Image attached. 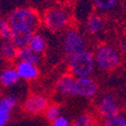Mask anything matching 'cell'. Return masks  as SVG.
Listing matches in <instances>:
<instances>
[{
  "mask_svg": "<svg viewBox=\"0 0 126 126\" xmlns=\"http://www.w3.org/2000/svg\"><path fill=\"white\" fill-rule=\"evenodd\" d=\"M7 19L11 28L23 27L36 30L41 23L38 12L30 7H17L13 9Z\"/></svg>",
  "mask_w": 126,
  "mask_h": 126,
  "instance_id": "1",
  "label": "cell"
},
{
  "mask_svg": "<svg viewBox=\"0 0 126 126\" xmlns=\"http://www.w3.org/2000/svg\"><path fill=\"white\" fill-rule=\"evenodd\" d=\"M94 62L103 71H113L120 65V55L108 44L99 45L94 53Z\"/></svg>",
  "mask_w": 126,
  "mask_h": 126,
  "instance_id": "2",
  "label": "cell"
},
{
  "mask_svg": "<svg viewBox=\"0 0 126 126\" xmlns=\"http://www.w3.org/2000/svg\"><path fill=\"white\" fill-rule=\"evenodd\" d=\"M95 66L93 54L84 49L69 57V68L71 75L76 77H86L89 76Z\"/></svg>",
  "mask_w": 126,
  "mask_h": 126,
  "instance_id": "3",
  "label": "cell"
},
{
  "mask_svg": "<svg viewBox=\"0 0 126 126\" xmlns=\"http://www.w3.org/2000/svg\"><path fill=\"white\" fill-rule=\"evenodd\" d=\"M69 14L66 10L54 7L47 10L43 16L42 22L46 28L51 31H59L65 28L69 23Z\"/></svg>",
  "mask_w": 126,
  "mask_h": 126,
  "instance_id": "4",
  "label": "cell"
},
{
  "mask_svg": "<svg viewBox=\"0 0 126 126\" xmlns=\"http://www.w3.org/2000/svg\"><path fill=\"white\" fill-rule=\"evenodd\" d=\"M74 92L77 96L92 98L98 92V84L89 76L77 77L74 82Z\"/></svg>",
  "mask_w": 126,
  "mask_h": 126,
  "instance_id": "5",
  "label": "cell"
},
{
  "mask_svg": "<svg viewBox=\"0 0 126 126\" xmlns=\"http://www.w3.org/2000/svg\"><path fill=\"white\" fill-rule=\"evenodd\" d=\"M49 106V100L46 96L41 94L29 95L23 102V110L30 115H38L45 112Z\"/></svg>",
  "mask_w": 126,
  "mask_h": 126,
  "instance_id": "6",
  "label": "cell"
},
{
  "mask_svg": "<svg viewBox=\"0 0 126 126\" xmlns=\"http://www.w3.org/2000/svg\"><path fill=\"white\" fill-rule=\"evenodd\" d=\"M83 36L76 30H68L64 36V51L68 57L84 50Z\"/></svg>",
  "mask_w": 126,
  "mask_h": 126,
  "instance_id": "7",
  "label": "cell"
},
{
  "mask_svg": "<svg viewBox=\"0 0 126 126\" xmlns=\"http://www.w3.org/2000/svg\"><path fill=\"white\" fill-rule=\"evenodd\" d=\"M120 111L121 109L117 104L116 98L114 97L113 94L107 93L101 97L98 104V112L102 118H104L105 120L111 118L120 114Z\"/></svg>",
  "mask_w": 126,
  "mask_h": 126,
  "instance_id": "8",
  "label": "cell"
},
{
  "mask_svg": "<svg viewBox=\"0 0 126 126\" xmlns=\"http://www.w3.org/2000/svg\"><path fill=\"white\" fill-rule=\"evenodd\" d=\"M17 104L18 99L15 95H6L0 98V126H5L9 122L12 110Z\"/></svg>",
  "mask_w": 126,
  "mask_h": 126,
  "instance_id": "9",
  "label": "cell"
},
{
  "mask_svg": "<svg viewBox=\"0 0 126 126\" xmlns=\"http://www.w3.org/2000/svg\"><path fill=\"white\" fill-rule=\"evenodd\" d=\"M35 30L31 28H11V37L10 41L17 47V48H22V47L28 46V43L34 34Z\"/></svg>",
  "mask_w": 126,
  "mask_h": 126,
  "instance_id": "10",
  "label": "cell"
},
{
  "mask_svg": "<svg viewBox=\"0 0 126 126\" xmlns=\"http://www.w3.org/2000/svg\"><path fill=\"white\" fill-rule=\"evenodd\" d=\"M14 68L17 72L19 79H22L25 81L35 80L39 76L38 66L34 65V64H31V63H28V62L18 61Z\"/></svg>",
  "mask_w": 126,
  "mask_h": 126,
  "instance_id": "11",
  "label": "cell"
},
{
  "mask_svg": "<svg viewBox=\"0 0 126 126\" xmlns=\"http://www.w3.org/2000/svg\"><path fill=\"white\" fill-rule=\"evenodd\" d=\"M74 82H75V79L73 75L71 74L62 75L55 84V90L61 96H64V97L75 96Z\"/></svg>",
  "mask_w": 126,
  "mask_h": 126,
  "instance_id": "12",
  "label": "cell"
},
{
  "mask_svg": "<svg viewBox=\"0 0 126 126\" xmlns=\"http://www.w3.org/2000/svg\"><path fill=\"white\" fill-rule=\"evenodd\" d=\"M42 54L34 52L32 49H30L28 46L22 47V48H18L17 54H16V60L17 61H23V62H28L31 64L38 65L42 62Z\"/></svg>",
  "mask_w": 126,
  "mask_h": 126,
  "instance_id": "13",
  "label": "cell"
},
{
  "mask_svg": "<svg viewBox=\"0 0 126 126\" xmlns=\"http://www.w3.org/2000/svg\"><path fill=\"white\" fill-rule=\"evenodd\" d=\"M19 80L20 79L14 67H5L0 71V85L3 87H12L15 84H17Z\"/></svg>",
  "mask_w": 126,
  "mask_h": 126,
  "instance_id": "14",
  "label": "cell"
},
{
  "mask_svg": "<svg viewBox=\"0 0 126 126\" xmlns=\"http://www.w3.org/2000/svg\"><path fill=\"white\" fill-rule=\"evenodd\" d=\"M17 50L18 48L10 40L1 41V43H0V55H1L3 61L5 60L11 62L16 60Z\"/></svg>",
  "mask_w": 126,
  "mask_h": 126,
  "instance_id": "15",
  "label": "cell"
},
{
  "mask_svg": "<svg viewBox=\"0 0 126 126\" xmlns=\"http://www.w3.org/2000/svg\"><path fill=\"white\" fill-rule=\"evenodd\" d=\"M28 47L36 53L43 54L47 49V41L42 34L34 32L28 43Z\"/></svg>",
  "mask_w": 126,
  "mask_h": 126,
  "instance_id": "16",
  "label": "cell"
},
{
  "mask_svg": "<svg viewBox=\"0 0 126 126\" xmlns=\"http://www.w3.org/2000/svg\"><path fill=\"white\" fill-rule=\"evenodd\" d=\"M104 20L98 15H92L86 22V29L90 34H96L103 28Z\"/></svg>",
  "mask_w": 126,
  "mask_h": 126,
  "instance_id": "17",
  "label": "cell"
},
{
  "mask_svg": "<svg viewBox=\"0 0 126 126\" xmlns=\"http://www.w3.org/2000/svg\"><path fill=\"white\" fill-rule=\"evenodd\" d=\"M11 37V26L7 17L0 18V39L1 41L10 40Z\"/></svg>",
  "mask_w": 126,
  "mask_h": 126,
  "instance_id": "18",
  "label": "cell"
},
{
  "mask_svg": "<svg viewBox=\"0 0 126 126\" xmlns=\"http://www.w3.org/2000/svg\"><path fill=\"white\" fill-rule=\"evenodd\" d=\"M104 126H126V116L118 114L111 118H108L105 120Z\"/></svg>",
  "mask_w": 126,
  "mask_h": 126,
  "instance_id": "19",
  "label": "cell"
},
{
  "mask_svg": "<svg viewBox=\"0 0 126 126\" xmlns=\"http://www.w3.org/2000/svg\"><path fill=\"white\" fill-rule=\"evenodd\" d=\"M44 114H45V117L51 122L55 118L60 116V107L57 104H51V105L49 104V106L46 108Z\"/></svg>",
  "mask_w": 126,
  "mask_h": 126,
  "instance_id": "20",
  "label": "cell"
},
{
  "mask_svg": "<svg viewBox=\"0 0 126 126\" xmlns=\"http://www.w3.org/2000/svg\"><path fill=\"white\" fill-rule=\"evenodd\" d=\"M93 120L90 114L83 113L78 116L72 123V126H92Z\"/></svg>",
  "mask_w": 126,
  "mask_h": 126,
  "instance_id": "21",
  "label": "cell"
},
{
  "mask_svg": "<svg viewBox=\"0 0 126 126\" xmlns=\"http://www.w3.org/2000/svg\"><path fill=\"white\" fill-rule=\"evenodd\" d=\"M117 0H94V3H95V6L103 11H107L112 9L115 4H116Z\"/></svg>",
  "mask_w": 126,
  "mask_h": 126,
  "instance_id": "22",
  "label": "cell"
},
{
  "mask_svg": "<svg viewBox=\"0 0 126 126\" xmlns=\"http://www.w3.org/2000/svg\"><path fill=\"white\" fill-rule=\"evenodd\" d=\"M51 126H69V121L64 116H58L51 121Z\"/></svg>",
  "mask_w": 126,
  "mask_h": 126,
  "instance_id": "23",
  "label": "cell"
},
{
  "mask_svg": "<svg viewBox=\"0 0 126 126\" xmlns=\"http://www.w3.org/2000/svg\"><path fill=\"white\" fill-rule=\"evenodd\" d=\"M120 50L124 55H126V37L123 38V40L120 43Z\"/></svg>",
  "mask_w": 126,
  "mask_h": 126,
  "instance_id": "24",
  "label": "cell"
},
{
  "mask_svg": "<svg viewBox=\"0 0 126 126\" xmlns=\"http://www.w3.org/2000/svg\"><path fill=\"white\" fill-rule=\"evenodd\" d=\"M2 62H3V59H2L1 55H0V65H1V64H2Z\"/></svg>",
  "mask_w": 126,
  "mask_h": 126,
  "instance_id": "25",
  "label": "cell"
},
{
  "mask_svg": "<svg viewBox=\"0 0 126 126\" xmlns=\"http://www.w3.org/2000/svg\"><path fill=\"white\" fill-rule=\"evenodd\" d=\"M124 107L126 108V98H125V101H124Z\"/></svg>",
  "mask_w": 126,
  "mask_h": 126,
  "instance_id": "26",
  "label": "cell"
},
{
  "mask_svg": "<svg viewBox=\"0 0 126 126\" xmlns=\"http://www.w3.org/2000/svg\"><path fill=\"white\" fill-rule=\"evenodd\" d=\"M2 96H1V90H0V98H1Z\"/></svg>",
  "mask_w": 126,
  "mask_h": 126,
  "instance_id": "27",
  "label": "cell"
},
{
  "mask_svg": "<svg viewBox=\"0 0 126 126\" xmlns=\"http://www.w3.org/2000/svg\"><path fill=\"white\" fill-rule=\"evenodd\" d=\"M92 126H96V125H92Z\"/></svg>",
  "mask_w": 126,
  "mask_h": 126,
  "instance_id": "28",
  "label": "cell"
}]
</instances>
